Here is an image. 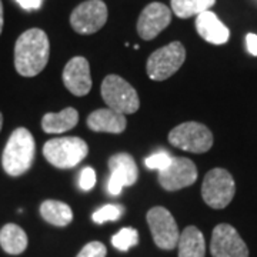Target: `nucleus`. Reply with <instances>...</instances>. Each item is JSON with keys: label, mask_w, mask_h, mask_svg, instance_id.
Wrapping results in <instances>:
<instances>
[{"label": "nucleus", "mask_w": 257, "mask_h": 257, "mask_svg": "<svg viewBox=\"0 0 257 257\" xmlns=\"http://www.w3.org/2000/svg\"><path fill=\"white\" fill-rule=\"evenodd\" d=\"M123 209L117 204H104L97 211L93 213V221L97 224H103L106 221H116L121 217Z\"/></svg>", "instance_id": "nucleus-23"}, {"label": "nucleus", "mask_w": 257, "mask_h": 257, "mask_svg": "<svg viewBox=\"0 0 257 257\" xmlns=\"http://www.w3.org/2000/svg\"><path fill=\"white\" fill-rule=\"evenodd\" d=\"M172 22V9L163 3L153 2L142 10L138 20V33L143 40H153Z\"/></svg>", "instance_id": "nucleus-13"}, {"label": "nucleus", "mask_w": 257, "mask_h": 257, "mask_svg": "<svg viewBox=\"0 0 257 257\" xmlns=\"http://www.w3.org/2000/svg\"><path fill=\"white\" fill-rule=\"evenodd\" d=\"M2 30H3V5L0 0V35H2Z\"/></svg>", "instance_id": "nucleus-29"}, {"label": "nucleus", "mask_w": 257, "mask_h": 257, "mask_svg": "<svg viewBox=\"0 0 257 257\" xmlns=\"http://www.w3.org/2000/svg\"><path fill=\"white\" fill-rule=\"evenodd\" d=\"M36 153V143L28 128H16L3 150L2 165L9 176L18 177L25 175L33 165Z\"/></svg>", "instance_id": "nucleus-2"}, {"label": "nucleus", "mask_w": 257, "mask_h": 257, "mask_svg": "<svg viewBox=\"0 0 257 257\" xmlns=\"http://www.w3.org/2000/svg\"><path fill=\"white\" fill-rule=\"evenodd\" d=\"M177 247L179 257H204L206 254L204 236L196 226H189L180 233Z\"/></svg>", "instance_id": "nucleus-17"}, {"label": "nucleus", "mask_w": 257, "mask_h": 257, "mask_svg": "<svg viewBox=\"0 0 257 257\" xmlns=\"http://www.w3.org/2000/svg\"><path fill=\"white\" fill-rule=\"evenodd\" d=\"M236 183L227 170L216 167L204 176L202 184V197L211 209H224L233 200Z\"/></svg>", "instance_id": "nucleus-5"}, {"label": "nucleus", "mask_w": 257, "mask_h": 257, "mask_svg": "<svg viewBox=\"0 0 257 257\" xmlns=\"http://www.w3.org/2000/svg\"><path fill=\"white\" fill-rule=\"evenodd\" d=\"M110 177L107 183V190L116 196L127 186H133L138 182L139 170L135 159L128 153H116L109 159Z\"/></svg>", "instance_id": "nucleus-12"}, {"label": "nucleus", "mask_w": 257, "mask_h": 257, "mask_svg": "<svg viewBox=\"0 0 257 257\" xmlns=\"http://www.w3.org/2000/svg\"><path fill=\"white\" fill-rule=\"evenodd\" d=\"M101 97L107 107L121 114H133L140 107L135 87L117 74H109L101 83Z\"/></svg>", "instance_id": "nucleus-4"}, {"label": "nucleus", "mask_w": 257, "mask_h": 257, "mask_svg": "<svg viewBox=\"0 0 257 257\" xmlns=\"http://www.w3.org/2000/svg\"><path fill=\"white\" fill-rule=\"evenodd\" d=\"M186 60V49L180 42H172L157 49L149 56L146 70L149 77L156 82L169 79L182 67Z\"/></svg>", "instance_id": "nucleus-6"}, {"label": "nucleus", "mask_w": 257, "mask_h": 257, "mask_svg": "<svg viewBox=\"0 0 257 257\" xmlns=\"http://www.w3.org/2000/svg\"><path fill=\"white\" fill-rule=\"evenodd\" d=\"M42 217L56 227H64L73 220V211L69 204L59 200H45L40 204Z\"/></svg>", "instance_id": "nucleus-20"}, {"label": "nucleus", "mask_w": 257, "mask_h": 257, "mask_svg": "<svg viewBox=\"0 0 257 257\" xmlns=\"http://www.w3.org/2000/svg\"><path fill=\"white\" fill-rule=\"evenodd\" d=\"M19 6L23 10L28 12H33V10H39L43 5V0H16Z\"/></svg>", "instance_id": "nucleus-27"}, {"label": "nucleus", "mask_w": 257, "mask_h": 257, "mask_svg": "<svg viewBox=\"0 0 257 257\" xmlns=\"http://www.w3.org/2000/svg\"><path fill=\"white\" fill-rule=\"evenodd\" d=\"M138 243L139 233L138 230L133 227H124L111 237V244L120 251H127L128 248L136 246Z\"/></svg>", "instance_id": "nucleus-22"}, {"label": "nucleus", "mask_w": 257, "mask_h": 257, "mask_svg": "<svg viewBox=\"0 0 257 257\" xmlns=\"http://www.w3.org/2000/svg\"><path fill=\"white\" fill-rule=\"evenodd\" d=\"M89 153L87 143L80 138H56L49 140L43 146V156L57 169H73Z\"/></svg>", "instance_id": "nucleus-3"}, {"label": "nucleus", "mask_w": 257, "mask_h": 257, "mask_svg": "<svg viewBox=\"0 0 257 257\" xmlns=\"http://www.w3.org/2000/svg\"><path fill=\"white\" fill-rule=\"evenodd\" d=\"M246 45L250 55L257 56V35L254 33H248L246 36Z\"/></svg>", "instance_id": "nucleus-28"}, {"label": "nucleus", "mask_w": 257, "mask_h": 257, "mask_svg": "<svg viewBox=\"0 0 257 257\" xmlns=\"http://www.w3.org/2000/svg\"><path fill=\"white\" fill-rule=\"evenodd\" d=\"M107 248L100 241H90L79 251L76 257H106Z\"/></svg>", "instance_id": "nucleus-25"}, {"label": "nucleus", "mask_w": 257, "mask_h": 257, "mask_svg": "<svg viewBox=\"0 0 257 257\" xmlns=\"http://www.w3.org/2000/svg\"><path fill=\"white\" fill-rule=\"evenodd\" d=\"M87 126L93 132L120 135L126 130L127 120L124 114L106 107V109H97L92 111L87 117Z\"/></svg>", "instance_id": "nucleus-16"}, {"label": "nucleus", "mask_w": 257, "mask_h": 257, "mask_svg": "<svg viewBox=\"0 0 257 257\" xmlns=\"http://www.w3.org/2000/svg\"><path fill=\"white\" fill-rule=\"evenodd\" d=\"M172 159L173 157L170 156L167 152L165 150H160V152H156V153H153L152 156H149L145 160V165H146L147 169H150V170H163L166 169L167 166L170 165V162H172Z\"/></svg>", "instance_id": "nucleus-24"}, {"label": "nucleus", "mask_w": 257, "mask_h": 257, "mask_svg": "<svg viewBox=\"0 0 257 257\" xmlns=\"http://www.w3.org/2000/svg\"><path fill=\"white\" fill-rule=\"evenodd\" d=\"M50 56L49 37L42 29L23 32L15 45V67L20 76L33 77L45 70Z\"/></svg>", "instance_id": "nucleus-1"}, {"label": "nucleus", "mask_w": 257, "mask_h": 257, "mask_svg": "<svg viewBox=\"0 0 257 257\" xmlns=\"http://www.w3.org/2000/svg\"><path fill=\"white\" fill-rule=\"evenodd\" d=\"M62 79L66 89L74 96L82 97L89 94L92 89V76L87 59L82 56L70 59L64 66Z\"/></svg>", "instance_id": "nucleus-14"}, {"label": "nucleus", "mask_w": 257, "mask_h": 257, "mask_svg": "<svg viewBox=\"0 0 257 257\" xmlns=\"http://www.w3.org/2000/svg\"><path fill=\"white\" fill-rule=\"evenodd\" d=\"M2 126H3V116H2V113H0V130H2Z\"/></svg>", "instance_id": "nucleus-30"}, {"label": "nucleus", "mask_w": 257, "mask_h": 257, "mask_svg": "<svg viewBox=\"0 0 257 257\" xmlns=\"http://www.w3.org/2000/svg\"><path fill=\"white\" fill-rule=\"evenodd\" d=\"M210 251L213 257H248V248L237 230L227 223L217 224L211 233Z\"/></svg>", "instance_id": "nucleus-10"}, {"label": "nucleus", "mask_w": 257, "mask_h": 257, "mask_svg": "<svg viewBox=\"0 0 257 257\" xmlns=\"http://www.w3.org/2000/svg\"><path fill=\"white\" fill-rule=\"evenodd\" d=\"M197 180V167L190 159L173 157L170 165L159 172V183L167 192L189 187Z\"/></svg>", "instance_id": "nucleus-11"}, {"label": "nucleus", "mask_w": 257, "mask_h": 257, "mask_svg": "<svg viewBox=\"0 0 257 257\" xmlns=\"http://www.w3.org/2000/svg\"><path fill=\"white\" fill-rule=\"evenodd\" d=\"M107 6L101 0L80 3L70 15V25L79 35H93L107 22Z\"/></svg>", "instance_id": "nucleus-9"}, {"label": "nucleus", "mask_w": 257, "mask_h": 257, "mask_svg": "<svg viewBox=\"0 0 257 257\" xmlns=\"http://www.w3.org/2000/svg\"><path fill=\"white\" fill-rule=\"evenodd\" d=\"M79 184L83 190H92L96 184V173L92 167H84L79 177Z\"/></svg>", "instance_id": "nucleus-26"}, {"label": "nucleus", "mask_w": 257, "mask_h": 257, "mask_svg": "<svg viewBox=\"0 0 257 257\" xmlns=\"http://www.w3.org/2000/svg\"><path fill=\"white\" fill-rule=\"evenodd\" d=\"M79 113L73 107H66L59 113H46L42 119V127L46 133L59 135L69 132L77 124Z\"/></svg>", "instance_id": "nucleus-18"}, {"label": "nucleus", "mask_w": 257, "mask_h": 257, "mask_svg": "<svg viewBox=\"0 0 257 257\" xmlns=\"http://www.w3.org/2000/svg\"><path fill=\"white\" fill-rule=\"evenodd\" d=\"M28 244V234L18 224L8 223L0 230V246L8 254H22Z\"/></svg>", "instance_id": "nucleus-19"}, {"label": "nucleus", "mask_w": 257, "mask_h": 257, "mask_svg": "<svg viewBox=\"0 0 257 257\" xmlns=\"http://www.w3.org/2000/svg\"><path fill=\"white\" fill-rule=\"evenodd\" d=\"M169 143L190 153H206L213 146V135L202 123L186 121L169 133Z\"/></svg>", "instance_id": "nucleus-7"}, {"label": "nucleus", "mask_w": 257, "mask_h": 257, "mask_svg": "<svg viewBox=\"0 0 257 257\" xmlns=\"http://www.w3.org/2000/svg\"><path fill=\"white\" fill-rule=\"evenodd\" d=\"M146 219L157 247L162 250H173L177 246L180 233L172 213L166 207L156 206L147 211Z\"/></svg>", "instance_id": "nucleus-8"}, {"label": "nucleus", "mask_w": 257, "mask_h": 257, "mask_svg": "<svg viewBox=\"0 0 257 257\" xmlns=\"http://www.w3.org/2000/svg\"><path fill=\"white\" fill-rule=\"evenodd\" d=\"M216 0H172V12L177 18L189 19L209 10Z\"/></svg>", "instance_id": "nucleus-21"}, {"label": "nucleus", "mask_w": 257, "mask_h": 257, "mask_svg": "<svg viewBox=\"0 0 257 257\" xmlns=\"http://www.w3.org/2000/svg\"><path fill=\"white\" fill-rule=\"evenodd\" d=\"M196 29L199 36L211 45H224L230 37V30L226 25H223L220 19L213 12L206 10L196 18Z\"/></svg>", "instance_id": "nucleus-15"}]
</instances>
